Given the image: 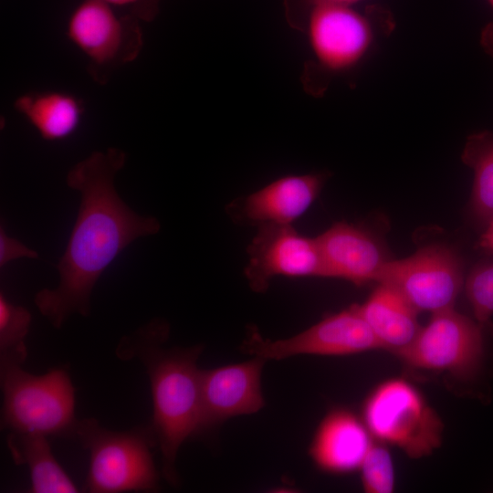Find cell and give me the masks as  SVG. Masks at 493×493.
I'll return each instance as SVG.
<instances>
[{
	"label": "cell",
	"mask_w": 493,
	"mask_h": 493,
	"mask_svg": "<svg viewBox=\"0 0 493 493\" xmlns=\"http://www.w3.org/2000/svg\"><path fill=\"white\" fill-rule=\"evenodd\" d=\"M359 309L383 349L395 352L408 345L420 330L418 311L393 288L378 283Z\"/></svg>",
	"instance_id": "2e32d148"
},
{
	"label": "cell",
	"mask_w": 493,
	"mask_h": 493,
	"mask_svg": "<svg viewBox=\"0 0 493 493\" xmlns=\"http://www.w3.org/2000/svg\"><path fill=\"white\" fill-rule=\"evenodd\" d=\"M161 0H140L130 7V12L141 21L152 22L159 14Z\"/></svg>",
	"instance_id": "d4e9b609"
},
{
	"label": "cell",
	"mask_w": 493,
	"mask_h": 493,
	"mask_svg": "<svg viewBox=\"0 0 493 493\" xmlns=\"http://www.w3.org/2000/svg\"><path fill=\"white\" fill-rule=\"evenodd\" d=\"M325 278H341L362 286L375 280L389 260L377 238L362 226L334 223L316 237Z\"/></svg>",
	"instance_id": "5bb4252c"
},
{
	"label": "cell",
	"mask_w": 493,
	"mask_h": 493,
	"mask_svg": "<svg viewBox=\"0 0 493 493\" xmlns=\"http://www.w3.org/2000/svg\"><path fill=\"white\" fill-rule=\"evenodd\" d=\"M125 163L126 153L110 147L93 152L67 174L68 186L80 194L78 215L57 265L58 285L34 299L57 329L74 314L89 316L92 290L106 268L131 242L161 229L156 217L137 214L120 197L114 180Z\"/></svg>",
	"instance_id": "6da1fadb"
},
{
	"label": "cell",
	"mask_w": 493,
	"mask_h": 493,
	"mask_svg": "<svg viewBox=\"0 0 493 493\" xmlns=\"http://www.w3.org/2000/svg\"><path fill=\"white\" fill-rule=\"evenodd\" d=\"M461 160L473 172L470 209L476 220L487 225L493 218V132L470 134Z\"/></svg>",
	"instance_id": "d6986e66"
},
{
	"label": "cell",
	"mask_w": 493,
	"mask_h": 493,
	"mask_svg": "<svg viewBox=\"0 0 493 493\" xmlns=\"http://www.w3.org/2000/svg\"><path fill=\"white\" fill-rule=\"evenodd\" d=\"M394 353L413 369L469 381L479 372L484 359L482 326L454 307L436 311L414 340Z\"/></svg>",
	"instance_id": "ba28073f"
},
{
	"label": "cell",
	"mask_w": 493,
	"mask_h": 493,
	"mask_svg": "<svg viewBox=\"0 0 493 493\" xmlns=\"http://www.w3.org/2000/svg\"><path fill=\"white\" fill-rule=\"evenodd\" d=\"M74 435L89 455L87 492H152L159 488L152 452L156 444L150 427L112 431L86 418L78 420Z\"/></svg>",
	"instance_id": "5b68a950"
},
{
	"label": "cell",
	"mask_w": 493,
	"mask_h": 493,
	"mask_svg": "<svg viewBox=\"0 0 493 493\" xmlns=\"http://www.w3.org/2000/svg\"><path fill=\"white\" fill-rule=\"evenodd\" d=\"M0 372L3 428L46 436L74 435L75 389L67 371L35 375L20 363L0 362Z\"/></svg>",
	"instance_id": "277c9868"
},
{
	"label": "cell",
	"mask_w": 493,
	"mask_h": 493,
	"mask_svg": "<svg viewBox=\"0 0 493 493\" xmlns=\"http://www.w3.org/2000/svg\"><path fill=\"white\" fill-rule=\"evenodd\" d=\"M372 439L362 418L346 408H334L319 424L309 455L326 473L349 474L359 470Z\"/></svg>",
	"instance_id": "9a60e30c"
},
{
	"label": "cell",
	"mask_w": 493,
	"mask_h": 493,
	"mask_svg": "<svg viewBox=\"0 0 493 493\" xmlns=\"http://www.w3.org/2000/svg\"><path fill=\"white\" fill-rule=\"evenodd\" d=\"M361 0H283L285 18L288 25L304 33L308 16L312 9L320 5H352Z\"/></svg>",
	"instance_id": "603a6c76"
},
{
	"label": "cell",
	"mask_w": 493,
	"mask_h": 493,
	"mask_svg": "<svg viewBox=\"0 0 493 493\" xmlns=\"http://www.w3.org/2000/svg\"><path fill=\"white\" fill-rule=\"evenodd\" d=\"M359 470L365 492L391 493L394 490V467L386 444L373 438Z\"/></svg>",
	"instance_id": "44dd1931"
},
{
	"label": "cell",
	"mask_w": 493,
	"mask_h": 493,
	"mask_svg": "<svg viewBox=\"0 0 493 493\" xmlns=\"http://www.w3.org/2000/svg\"><path fill=\"white\" fill-rule=\"evenodd\" d=\"M102 1L108 3L110 5L122 6V5H131V6H132L135 4H137L140 0H102Z\"/></svg>",
	"instance_id": "83f0119b"
},
{
	"label": "cell",
	"mask_w": 493,
	"mask_h": 493,
	"mask_svg": "<svg viewBox=\"0 0 493 493\" xmlns=\"http://www.w3.org/2000/svg\"><path fill=\"white\" fill-rule=\"evenodd\" d=\"M266 362L253 356L242 362L201 370L200 434L232 417L252 414L264 407L261 375Z\"/></svg>",
	"instance_id": "4fadbf2b"
},
{
	"label": "cell",
	"mask_w": 493,
	"mask_h": 493,
	"mask_svg": "<svg viewBox=\"0 0 493 493\" xmlns=\"http://www.w3.org/2000/svg\"><path fill=\"white\" fill-rule=\"evenodd\" d=\"M362 418L374 439L418 459L442 443L444 425L422 393L402 378L383 381L362 404Z\"/></svg>",
	"instance_id": "8992f818"
},
{
	"label": "cell",
	"mask_w": 493,
	"mask_h": 493,
	"mask_svg": "<svg viewBox=\"0 0 493 493\" xmlns=\"http://www.w3.org/2000/svg\"><path fill=\"white\" fill-rule=\"evenodd\" d=\"M31 321L27 309L0 293V362L24 363L27 356L25 340Z\"/></svg>",
	"instance_id": "ffe728a7"
},
{
	"label": "cell",
	"mask_w": 493,
	"mask_h": 493,
	"mask_svg": "<svg viewBox=\"0 0 493 493\" xmlns=\"http://www.w3.org/2000/svg\"><path fill=\"white\" fill-rule=\"evenodd\" d=\"M476 320L483 326L493 316V260L477 263L464 283Z\"/></svg>",
	"instance_id": "7402d4cb"
},
{
	"label": "cell",
	"mask_w": 493,
	"mask_h": 493,
	"mask_svg": "<svg viewBox=\"0 0 493 493\" xmlns=\"http://www.w3.org/2000/svg\"><path fill=\"white\" fill-rule=\"evenodd\" d=\"M241 349L251 356L267 361L303 354L350 355L383 347L361 314L358 304H354L288 338L267 339L252 326L247 330Z\"/></svg>",
	"instance_id": "30bf717a"
},
{
	"label": "cell",
	"mask_w": 493,
	"mask_h": 493,
	"mask_svg": "<svg viewBox=\"0 0 493 493\" xmlns=\"http://www.w3.org/2000/svg\"><path fill=\"white\" fill-rule=\"evenodd\" d=\"M374 282L393 288L418 311L434 313L454 307L465 283L463 261L453 247L431 244L387 260Z\"/></svg>",
	"instance_id": "9c48e42d"
},
{
	"label": "cell",
	"mask_w": 493,
	"mask_h": 493,
	"mask_svg": "<svg viewBox=\"0 0 493 493\" xmlns=\"http://www.w3.org/2000/svg\"><path fill=\"white\" fill-rule=\"evenodd\" d=\"M493 10V0H487ZM480 44L484 51L493 58V22L488 23L481 31Z\"/></svg>",
	"instance_id": "484cf974"
},
{
	"label": "cell",
	"mask_w": 493,
	"mask_h": 493,
	"mask_svg": "<svg viewBox=\"0 0 493 493\" xmlns=\"http://www.w3.org/2000/svg\"><path fill=\"white\" fill-rule=\"evenodd\" d=\"M330 175L324 171L281 176L233 199L225 212L237 226H293L317 200Z\"/></svg>",
	"instance_id": "7c38bea8"
},
{
	"label": "cell",
	"mask_w": 493,
	"mask_h": 493,
	"mask_svg": "<svg viewBox=\"0 0 493 493\" xmlns=\"http://www.w3.org/2000/svg\"><path fill=\"white\" fill-rule=\"evenodd\" d=\"M141 20L131 12L118 16L102 0H83L71 12L66 36L87 58V71L99 85L134 61L143 47Z\"/></svg>",
	"instance_id": "52a82bcc"
},
{
	"label": "cell",
	"mask_w": 493,
	"mask_h": 493,
	"mask_svg": "<svg viewBox=\"0 0 493 493\" xmlns=\"http://www.w3.org/2000/svg\"><path fill=\"white\" fill-rule=\"evenodd\" d=\"M169 330L166 321L153 320L124 336L116 353L122 360L137 359L146 368L153 404L149 427L161 452L163 474L175 486L179 450L188 438L200 434L201 370L197 361L203 346L165 348Z\"/></svg>",
	"instance_id": "7a4b0ae2"
},
{
	"label": "cell",
	"mask_w": 493,
	"mask_h": 493,
	"mask_svg": "<svg viewBox=\"0 0 493 493\" xmlns=\"http://www.w3.org/2000/svg\"><path fill=\"white\" fill-rule=\"evenodd\" d=\"M393 25L390 12L379 5L368 6L363 12L340 5L312 9L304 30L312 54L300 78L304 90L322 96L332 77L362 62L379 34Z\"/></svg>",
	"instance_id": "3957f363"
},
{
	"label": "cell",
	"mask_w": 493,
	"mask_h": 493,
	"mask_svg": "<svg viewBox=\"0 0 493 493\" xmlns=\"http://www.w3.org/2000/svg\"><path fill=\"white\" fill-rule=\"evenodd\" d=\"M14 108L47 142L70 137L85 113V104L80 98L61 90L23 93L15 100Z\"/></svg>",
	"instance_id": "e0dca14e"
},
{
	"label": "cell",
	"mask_w": 493,
	"mask_h": 493,
	"mask_svg": "<svg viewBox=\"0 0 493 493\" xmlns=\"http://www.w3.org/2000/svg\"><path fill=\"white\" fill-rule=\"evenodd\" d=\"M7 446L16 465H26L32 493H74L79 488L55 457L47 436L11 432Z\"/></svg>",
	"instance_id": "ac0fdd59"
},
{
	"label": "cell",
	"mask_w": 493,
	"mask_h": 493,
	"mask_svg": "<svg viewBox=\"0 0 493 493\" xmlns=\"http://www.w3.org/2000/svg\"><path fill=\"white\" fill-rule=\"evenodd\" d=\"M21 257L37 258L38 253L9 236L3 226L0 228V267Z\"/></svg>",
	"instance_id": "cb8c5ba5"
},
{
	"label": "cell",
	"mask_w": 493,
	"mask_h": 493,
	"mask_svg": "<svg viewBox=\"0 0 493 493\" xmlns=\"http://www.w3.org/2000/svg\"><path fill=\"white\" fill-rule=\"evenodd\" d=\"M478 246L489 253H493V218L486 225V229L481 235Z\"/></svg>",
	"instance_id": "4316f807"
},
{
	"label": "cell",
	"mask_w": 493,
	"mask_h": 493,
	"mask_svg": "<svg viewBox=\"0 0 493 493\" xmlns=\"http://www.w3.org/2000/svg\"><path fill=\"white\" fill-rule=\"evenodd\" d=\"M244 276L250 288L267 290L278 277L290 278H325L316 237L300 235L293 226L266 225L246 246Z\"/></svg>",
	"instance_id": "8fae6325"
}]
</instances>
